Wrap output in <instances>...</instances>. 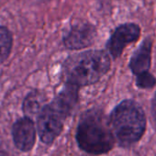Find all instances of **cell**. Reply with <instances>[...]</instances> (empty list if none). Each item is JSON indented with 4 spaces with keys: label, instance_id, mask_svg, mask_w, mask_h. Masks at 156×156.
<instances>
[{
    "label": "cell",
    "instance_id": "cell-9",
    "mask_svg": "<svg viewBox=\"0 0 156 156\" xmlns=\"http://www.w3.org/2000/svg\"><path fill=\"white\" fill-rule=\"evenodd\" d=\"M45 100L43 95L35 91L30 93L23 102V110L28 116L39 115L42 108L45 107Z\"/></svg>",
    "mask_w": 156,
    "mask_h": 156
},
{
    "label": "cell",
    "instance_id": "cell-7",
    "mask_svg": "<svg viewBox=\"0 0 156 156\" xmlns=\"http://www.w3.org/2000/svg\"><path fill=\"white\" fill-rule=\"evenodd\" d=\"M15 146L21 151H30L36 141V129L32 119L25 117L17 120L12 127Z\"/></svg>",
    "mask_w": 156,
    "mask_h": 156
},
{
    "label": "cell",
    "instance_id": "cell-11",
    "mask_svg": "<svg viewBox=\"0 0 156 156\" xmlns=\"http://www.w3.org/2000/svg\"><path fill=\"white\" fill-rule=\"evenodd\" d=\"M155 78L149 72L136 75V84L140 88H151L155 85Z\"/></svg>",
    "mask_w": 156,
    "mask_h": 156
},
{
    "label": "cell",
    "instance_id": "cell-6",
    "mask_svg": "<svg viewBox=\"0 0 156 156\" xmlns=\"http://www.w3.org/2000/svg\"><path fill=\"white\" fill-rule=\"evenodd\" d=\"M97 37V29L88 22L74 24L63 36V44L70 50H80L91 46Z\"/></svg>",
    "mask_w": 156,
    "mask_h": 156
},
{
    "label": "cell",
    "instance_id": "cell-10",
    "mask_svg": "<svg viewBox=\"0 0 156 156\" xmlns=\"http://www.w3.org/2000/svg\"><path fill=\"white\" fill-rule=\"evenodd\" d=\"M13 38L9 29L4 26H0V62L6 61L12 49Z\"/></svg>",
    "mask_w": 156,
    "mask_h": 156
},
{
    "label": "cell",
    "instance_id": "cell-12",
    "mask_svg": "<svg viewBox=\"0 0 156 156\" xmlns=\"http://www.w3.org/2000/svg\"><path fill=\"white\" fill-rule=\"evenodd\" d=\"M151 113H152V117L154 119V121L156 122V93L154 95V98H153L152 103H151Z\"/></svg>",
    "mask_w": 156,
    "mask_h": 156
},
{
    "label": "cell",
    "instance_id": "cell-1",
    "mask_svg": "<svg viewBox=\"0 0 156 156\" xmlns=\"http://www.w3.org/2000/svg\"><path fill=\"white\" fill-rule=\"evenodd\" d=\"M110 68L108 54L100 50H92L73 54L66 59L63 73L67 84L79 88L97 83Z\"/></svg>",
    "mask_w": 156,
    "mask_h": 156
},
{
    "label": "cell",
    "instance_id": "cell-3",
    "mask_svg": "<svg viewBox=\"0 0 156 156\" xmlns=\"http://www.w3.org/2000/svg\"><path fill=\"white\" fill-rule=\"evenodd\" d=\"M109 126L119 144L129 146L142 136L146 127L145 115L138 103L133 100H124L113 109Z\"/></svg>",
    "mask_w": 156,
    "mask_h": 156
},
{
    "label": "cell",
    "instance_id": "cell-5",
    "mask_svg": "<svg viewBox=\"0 0 156 156\" xmlns=\"http://www.w3.org/2000/svg\"><path fill=\"white\" fill-rule=\"evenodd\" d=\"M140 36V29L135 23H125L119 25L110 36L107 48L110 55L116 59L119 57L125 47L136 41Z\"/></svg>",
    "mask_w": 156,
    "mask_h": 156
},
{
    "label": "cell",
    "instance_id": "cell-2",
    "mask_svg": "<svg viewBox=\"0 0 156 156\" xmlns=\"http://www.w3.org/2000/svg\"><path fill=\"white\" fill-rule=\"evenodd\" d=\"M75 139L81 150L95 155L109 151L115 144L109 122L99 110H89L81 117Z\"/></svg>",
    "mask_w": 156,
    "mask_h": 156
},
{
    "label": "cell",
    "instance_id": "cell-13",
    "mask_svg": "<svg viewBox=\"0 0 156 156\" xmlns=\"http://www.w3.org/2000/svg\"><path fill=\"white\" fill-rule=\"evenodd\" d=\"M0 156H13L12 154L9 153L8 151H0Z\"/></svg>",
    "mask_w": 156,
    "mask_h": 156
},
{
    "label": "cell",
    "instance_id": "cell-4",
    "mask_svg": "<svg viewBox=\"0 0 156 156\" xmlns=\"http://www.w3.org/2000/svg\"><path fill=\"white\" fill-rule=\"evenodd\" d=\"M69 113L54 100L46 105L38 115V132L45 144H51L61 134Z\"/></svg>",
    "mask_w": 156,
    "mask_h": 156
},
{
    "label": "cell",
    "instance_id": "cell-8",
    "mask_svg": "<svg viewBox=\"0 0 156 156\" xmlns=\"http://www.w3.org/2000/svg\"><path fill=\"white\" fill-rule=\"evenodd\" d=\"M152 41L150 37L146 38L139 48L134 51L129 61V68L136 75L148 72L151 66Z\"/></svg>",
    "mask_w": 156,
    "mask_h": 156
}]
</instances>
